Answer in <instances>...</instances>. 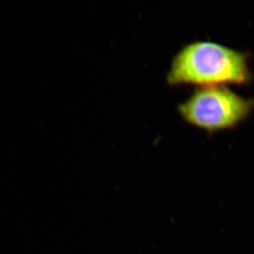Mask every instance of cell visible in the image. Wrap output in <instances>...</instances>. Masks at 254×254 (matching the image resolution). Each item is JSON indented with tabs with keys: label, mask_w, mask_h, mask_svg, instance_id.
Listing matches in <instances>:
<instances>
[{
	"label": "cell",
	"mask_w": 254,
	"mask_h": 254,
	"mask_svg": "<svg viewBox=\"0 0 254 254\" xmlns=\"http://www.w3.org/2000/svg\"><path fill=\"white\" fill-rule=\"evenodd\" d=\"M252 79L248 55L211 41L184 46L173 59L166 76L170 86L198 87L249 84Z\"/></svg>",
	"instance_id": "6da1fadb"
},
{
	"label": "cell",
	"mask_w": 254,
	"mask_h": 254,
	"mask_svg": "<svg viewBox=\"0 0 254 254\" xmlns=\"http://www.w3.org/2000/svg\"><path fill=\"white\" fill-rule=\"evenodd\" d=\"M178 110L190 125L215 132L240 125L253 113L254 101L238 95L227 86H203L196 89Z\"/></svg>",
	"instance_id": "7a4b0ae2"
}]
</instances>
